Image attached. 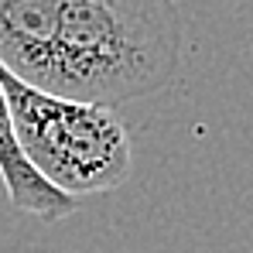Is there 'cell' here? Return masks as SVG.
<instances>
[{
  "label": "cell",
  "mask_w": 253,
  "mask_h": 253,
  "mask_svg": "<svg viewBox=\"0 0 253 253\" xmlns=\"http://www.w3.org/2000/svg\"><path fill=\"white\" fill-rule=\"evenodd\" d=\"M0 92L24 161L58 192L99 195L130 178V130L113 106L38 89L3 65Z\"/></svg>",
  "instance_id": "2"
},
{
  "label": "cell",
  "mask_w": 253,
  "mask_h": 253,
  "mask_svg": "<svg viewBox=\"0 0 253 253\" xmlns=\"http://www.w3.org/2000/svg\"><path fill=\"white\" fill-rule=\"evenodd\" d=\"M0 181L7 188V199L10 206L24 215H35L44 222H58L65 215L79 209V199L76 195H65L58 192L55 185H48L38 171L31 168L14 140V130H10V117H7V103H3V92H0Z\"/></svg>",
  "instance_id": "3"
},
{
  "label": "cell",
  "mask_w": 253,
  "mask_h": 253,
  "mask_svg": "<svg viewBox=\"0 0 253 253\" xmlns=\"http://www.w3.org/2000/svg\"><path fill=\"white\" fill-rule=\"evenodd\" d=\"M178 0H0V65L24 83L120 106L174 83Z\"/></svg>",
  "instance_id": "1"
}]
</instances>
